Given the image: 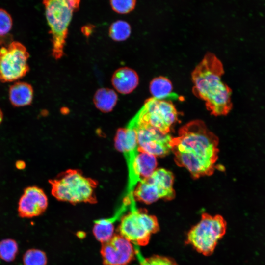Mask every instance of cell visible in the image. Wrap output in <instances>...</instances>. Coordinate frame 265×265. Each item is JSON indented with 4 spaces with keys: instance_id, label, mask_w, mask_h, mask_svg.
Wrapping results in <instances>:
<instances>
[{
    "instance_id": "1",
    "label": "cell",
    "mask_w": 265,
    "mask_h": 265,
    "mask_svg": "<svg viewBox=\"0 0 265 265\" xmlns=\"http://www.w3.org/2000/svg\"><path fill=\"white\" fill-rule=\"evenodd\" d=\"M218 142L203 121L195 120L182 126L169 144L176 163L187 169L194 178H199L213 174Z\"/></svg>"
},
{
    "instance_id": "2",
    "label": "cell",
    "mask_w": 265,
    "mask_h": 265,
    "mask_svg": "<svg viewBox=\"0 0 265 265\" xmlns=\"http://www.w3.org/2000/svg\"><path fill=\"white\" fill-rule=\"evenodd\" d=\"M224 73L221 62L211 53L192 73L193 93L205 102L207 109L214 116L226 115L232 107V90L221 80Z\"/></svg>"
},
{
    "instance_id": "3",
    "label": "cell",
    "mask_w": 265,
    "mask_h": 265,
    "mask_svg": "<svg viewBox=\"0 0 265 265\" xmlns=\"http://www.w3.org/2000/svg\"><path fill=\"white\" fill-rule=\"evenodd\" d=\"M80 3V0H43L52 36V55L56 60L64 55L68 27Z\"/></svg>"
},
{
    "instance_id": "4",
    "label": "cell",
    "mask_w": 265,
    "mask_h": 265,
    "mask_svg": "<svg viewBox=\"0 0 265 265\" xmlns=\"http://www.w3.org/2000/svg\"><path fill=\"white\" fill-rule=\"evenodd\" d=\"M49 182L52 195L59 201L73 204L97 202L95 193L97 182L84 176L78 170L69 169L63 172Z\"/></svg>"
},
{
    "instance_id": "5",
    "label": "cell",
    "mask_w": 265,
    "mask_h": 265,
    "mask_svg": "<svg viewBox=\"0 0 265 265\" xmlns=\"http://www.w3.org/2000/svg\"><path fill=\"white\" fill-rule=\"evenodd\" d=\"M226 229V222L221 215L203 213L199 222L187 233L186 242L198 253L209 256L213 253Z\"/></svg>"
},
{
    "instance_id": "6",
    "label": "cell",
    "mask_w": 265,
    "mask_h": 265,
    "mask_svg": "<svg viewBox=\"0 0 265 265\" xmlns=\"http://www.w3.org/2000/svg\"><path fill=\"white\" fill-rule=\"evenodd\" d=\"M130 209V212L121 219L118 227L119 234L132 243L145 246L152 235L159 230L157 218L148 214L145 209H138L136 206Z\"/></svg>"
},
{
    "instance_id": "7",
    "label": "cell",
    "mask_w": 265,
    "mask_h": 265,
    "mask_svg": "<svg viewBox=\"0 0 265 265\" xmlns=\"http://www.w3.org/2000/svg\"><path fill=\"white\" fill-rule=\"evenodd\" d=\"M133 118L138 123L151 126L168 134L178 120V112L171 101L154 97L148 99Z\"/></svg>"
},
{
    "instance_id": "8",
    "label": "cell",
    "mask_w": 265,
    "mask_h": 265,
    "mask_svg": "<svg viewBox=\"0 0 265 265\" xmlns=\"http://www.w3.org/2000/svg\"><path fill=\"white\" fill-rule=\"evenodd\" d=\"M174 179L171 172L164 168L156 169L137 184L133 193L135 200L149 204L159 199L172 200L175 196Z\"/></svg>"
},
{
    "instance_id": "9",
    "label": "cell",
    "mask_w": 265,
    "mask_h": 265,
    "mask_svg": "<svg viewBox=\"0 0 265 265\" xmlns=\"http://www.w3.org/2000/svg\"><path fill=\"white\" fill-rule=\"evenodd\" d=\"M29 54L26 47L18 41H12L0 49V81L17 80L28 72Z\"/></svg>"
},
{
    "instance_id": "10",
    "label": "cell",
    "mask_w": 265,
    "mask_h": 265,
    "mask_svg": "<svg viewBox=\"0 0 265 265\" xmlns=\"http://www.w3.org/2000/svg\"><path fill=\"white\" fill-rule=\"evenodd\" d=\"M129 122L136 128L139 151L155 157H163L171 151L169 143L172 137L170 135L163 134L148 125L139 123L133 118Z\"/></svg>"
},
{
    "instance_id": "11",
    "label": "cell",
    "mask_w": 265,
    "mask_h": 265,
    "mask_svg": "<svg viewBox=\"0 0 265 265\" xmlns=\"http://www.w3.org/2000/svg\"><path fill=\"white\" fill-rule=\"evenodd\" d=\"M135 253L132 243L120 234L103 243L101 250L103 265H128Z\"/></svg>"
},
{
    "instance_id": "12",
    "label": "cell",
    "mask_w": 265,
    "mask_h": 265,
    "mask_svg": "<svg viewBox=\"0 0 265 265\" xmlns=\"http://www.w3.org/2000/svg\"><path fill=\"white\" fill-rule=\"evenodd\" d=\"M157 161L155 156L139 151L133 161L127 165L128 183L125 198L135 200L133 193L137 184L149 177L156 170Z\"/></svg>"
},
{
    "instance_id": "13",
    "label": "cell",
    "mask_w": 265,
    "mask_h": 265,
    "mask_svg": "<svg viewBox=\"0 0 265 265\" xmlns=\"http://www.w3.org/2000/svg\"><path fill=\"white\" fill-rule=\"evenodd\" d=\"M48 198L44 191L36 186L25 188L18 207L19 215L22 218H32L42 214L48 207Z\"/></svg>"
},
{
    "instance_id": "14",
    "label": "cell",
    "mask_w": 265,
    "mask_h": 265,
    "mask_svg": "<svg viewBox=\"0 0 265 265\" xmlns=\"http://www.w3.org/2000/svg\"><path fill=\"white\" fill-rule=\"evenodd\" d=\"M114 142L115 148L123 153L126 161L134 158L139 152L136 130L130 122L126 128L117 130Z\"/></svg>"
},
{
    "instance_id": "15",
    "label": "cell",
    "mask_w": 265,
    "mask_h": 265,
    "mask_svg": "<svg viewBox=\"0 0 265 265\" xmlns=\"http://www.w3.org/2000/svg\"><path fill=\"white\" fill-rule=\"evenodd\" d=\"M111 82L113 86L120 93L127 94L137 86L139 77L137 73L128 67H122L113 73Z\"/></svg>"
},
{
    "instance_id": "16",
    "label": "cell",
    "mask_w": 265,
    "mask_h": 265,
    "mask_svg": "<svg viewBox=\"0 0 265 265\" xmlns=\"http://www.w3.org/2000/svg\"><path fill=\"white\" fill-rule=\"evenodd\" d=\"M33 98V87L27 82L17 81L9 87V99L14 106L21 107L29 105L32 102Z\"/></svg>"
},
{
    "instance_id": "17",
    "label": "cell",
    "mask_w": 265,
    "mask_h": 265,
    "mask_svg": "<svg viewBox=\"0 0 265 265\" xmlns=\"http://www.w3.org/2000/svg\"><path fill=\"white\" fill-rule=\"evenodd\" d=\"M149 89L153 97L160 100H176L179 96L172 92L171 81L166 77L159 76L154 78L150 83Z\"/></svg>"
},
{
    "instance_id": "18",
    "label": "cell",
    "mask_w": 265,
    "mask_h": 265,
    "mask_svg": "<svg viewBox=\"0 0 265 265\" xmlns=\"http://www.w3.org/2000/svg\"><path fill=\"white\" fill-rule=\"evenodd\" d=\"M118 100L117 94L112 89L101 88L95 93L93 102L95 106L101 112L111 111Z\"/></svg>"
},
{
    "instance_id": "19",
    "label": "cell",
    "mask_w": 265,
    "mask_h": 265,
    "mask_svg": "<svg viewBox=\"0 0 265 265\" xmlns=\"http://www.w3.org/2000/svg\"><path fill=\"white\" fill-rule=\"evenodd\" d=\"M116 214L111 218L101 219L95 221L93 232L95 238L102 244L110 240L114 236L113 223L119 218Z\"/></svg>"
},
{
    "instance_id": "20",
    "label": "cell",
    "mask_w": 265,
    "mask_h": 265,
    "mask_svg": "<svg viewBox=\"0 0 265 265\" xmlns=\"http://www.w3.org/2000/svg\"><path fill=\"white\" fill-rule=\"evenodd\" d=\"M131 33L130 24L125 21L117 20L111 24L109 28L110 37L115 41L127 39Z\"/></svg>"
},
{
    "instance_id": "21",
    "label": "cell",
    "mask_w": 265,
    "mask_h": 265,
    "mask_svg": "<svg viewBox=\"0 0 265 265\" xmlns=\"http://www.w3.org/2000/svg\"><path fill=\"white\" fill-rule=\"evenodd\" d=\"M18 245L16 240L6 238L0 241V258L7 262H12L18 253Z\"/></svg>"
},
{
    "instance_id": "22",
    "label": "cell",
    "mask_w": 265,
    "mask_h": 265,
    "mask_svg": "<svg viewBox=\"0 0 265 265\" xmlns=\"http://www.w3.org/2000/svg\"><path fill=\"white\" fill-rule=\"evenodd\" d=\"M24 265H46L47 256L44 252L38 249H29L23 257Z\"/></svg>"
},
{
    "instance_id": "23",
    "label": "cell",
    "mask_w": 265,
    "mask_h": 265,
    "mask_svg": "<svg viewBox=\"0 0 265 265\" xmlns=\"http://www.w3.org/2000/svg\"><path fill=\"white\" fill-rule=\"evenodd\" d=\"M136 0H110L112 10L117 13L126 14L135 8Z\"/></svg>"
},
{
    "instance_id": "24",
    "label": "cell",
    "mask_w": 265,
    "mask_h": 265,
    "mask_svg": "<svg viewBox=\"0 0 265 265\" xmlns=\"http://www.w3.org/2000/svg\"><path fill=\"white\" fill-rule=\"evenodd\" d=\"M140 265H178L172 258L161 255H153L142 260Z\"/></svg>"
},
{
    "instance_id": "25",
    "label": "cell",
    "mask_w": 265,
    "mask_h": 265,
    "mask_svg": "<svg viewBox=\"0 0 265 265\" xmlns=\"http://www.w3.org/2000/svg\"><path fill=\"white\" fill-rule=\"evenodd\" d=\"M13 21L9 13L0 8V38L5 36L11 30Z\"/></svg>"
},
{
    "instance_id": "26",
    "label": "cell",
    "mask_w": 265,
    "mask_h": 265,
    "mask_svg": "<svg viewBox=\"0 0 265 265\" xmlns=\"http://www.w3.org/2000/svg\"><path fill=\"white\" fill-rule=\"evenodd\" d=\"M94 28V26L93 25H86L82 27L81 31L86 36H88L92 33Z\"/></svg>"
},
{
    "instance_id": "27",
    "label": "cell",
    "mask_w": 265,
    "mask_h": 265,
    "mask_svg": "<svg viewBox=\"0 0 265 265\" xmlns=\"http://www.w3.org/2000/svg\"><path fill=\"white\" fill-rule=\"evenodd\" d=\"M24 164H25L24 162L19 161L18 162L16 163V167L19 169H22L25 167Z\"/></svg>"
},
{
    "instance_id": "28",
    "label": "cell",
    "mask_w": 265,
    "mask_h": 265,
    "mask_svg": "<svg viewBox=\"0 0 265 265\" xmlns=\"http://www.w3.org/2000/svg\"><path fill=\"white\" fill-rule=\"evenodd\" d=\"M3 114L2 110L0 108V125L3 120Z\"/></svg>"
},
{
    "instance_id": "29",
    "label": "cell",
    "mask_w": 265,
    "mask_h": 265,
    "mask_svg": "<svg viewBox=\"0 0 265 265\" xmlns=\"http://www.w3.org/2000/svg\"><path fill=\"white\" fill-rule=\"evenodd\" d=\"M2 44L1 40L0 39V45Z\"/></svg>"
}]
</instances>
